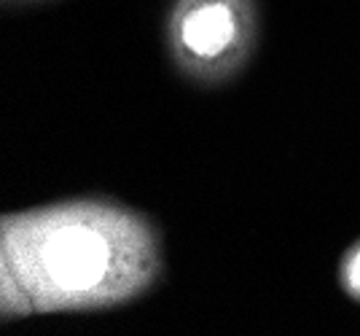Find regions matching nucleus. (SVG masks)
<instances>
[{"label":"nucleus","instance_id":"obj_1","mask_svg":"<svg viewBox=\"0 0 360 336\" xmlns=\"http://www.w3.org/2000/svg\"><path fill=\"white\" fill-rule=\"evenodd\" d=\"M0 259L14 266L35 315L105 312L159 285L165 231L121 199H54L0 218Z\"/></svg>","mask_w":360,"mask_h":336},{"label":"nucleus","instance_id":"obj_2","mask_svg":"<svg viewBox=\"0 0 360 336\" xmlns=\"http://www.w3.org/2000/svg\"><path fill=\"white\" fill-rule=\"evenodd\" d=\"M261 41L258 0H169L165 51L180 78L215 89L240 78Z\"/></svg>","mask_w":360,"mask_h":336},{"label":"nucleus","instance_id":"obj_4","mask_svg":"<svg viewBox=\"0 0 360 336\" xmlns=\"http://www.w3.org/2000/svg\"><path fill=\"white\" fill-rule=\"evenodd\" d=\"M336 283L345 296L360 304V240L347 247L336 266Z\"/></svg>","mask_w":360,"mask_h":336},{"label":"nucleus","instance_id":"obj_5","mask_svg":"<svg viewBox=\"0 0 360 336\" xmlns=\"http://www.w3.org/2000/svg\"><path fill=\"white\" fill-rule=\"evenodd\" d=\"M22 3H41V0H3V6H22Z\"/></svg>","mask_w":360,"mask_h":336},{"label":"nucleus","instance_id":"obj_3","mask_svg":"<svg viewBox=\"0 0 360 336\" xmlns=\"http://www.w3.org/2000/svg\"><path fill=\"white\" fill-rule=\"evenodd\" d=\"M35 315L30 293L25 290L22 280L16 277L14 266L6 259H0V321L14 323Z\"/></svg>","mask_w":360,"mask_h":336}]
</instances>
